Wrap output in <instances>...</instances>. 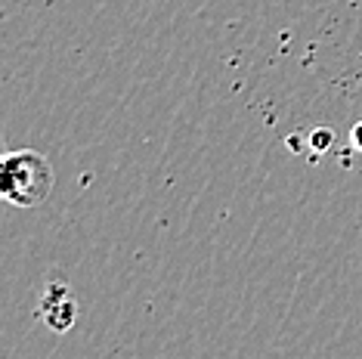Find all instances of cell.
<instances>
[{
    "label": "cell",
    "mask_w": 362,
    "mask_h": 359,
    "mask_svg": "<svg viewBox=\"0 0 362 359\" xmlns=\"http://www.w3.org/2000/svg\"><path fill=\"white\" fill-rule=\"evenodd\" d=\"M56 186V170L47 155L35 149H13L0 161V195L10 208L35 211L50 199Z\"/></svg>",
    "instance_id": "cell-1"
},
{
    "label": "cell",
    "mask_w": 362,
    "mask_h": 359,
    "mask_svg": "<svg viewBox=\"0 0 362 359\" xmlns=\"http://www.w3.org/2000/svg\"><path fill=\"white\" fill-rule=\"evenodd\" d=\"M353 143L362 149V124H356V130H353Z\"/></svg>",
    "instance_id": "cell-3"
},
{
    "label": "cell",
    "mask_w": 362,
    "mask_h": 359,
    "mask_svg": "<svg viewBox=\"0 0 362 359\" xmlns=\"http://www.w3.org/2000/svg\"><path fill=\"white\" fill-rule=\"evenodd\" d=\"M37 316L50 331H56V334L69 331L71 325L78 322V300L71 295L69 285L65 282L47 285L44 295H40V304H37Z\"/></svg>",
    "instance_id": "cell-2"
}]
</instances>
